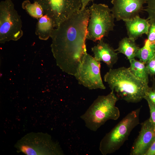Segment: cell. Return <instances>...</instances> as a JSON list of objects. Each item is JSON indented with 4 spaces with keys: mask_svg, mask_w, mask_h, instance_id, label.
I'll list each match as a JSON object with an SVG mask.
<instances>
[{
    "mask_svg": "<svg viewBox=\"0 0 155 155\" xmlns=\"http://www.w3.org/2000/svg\"><path fill=\"white\" fill-rule=\"evenodd\" d=\"M35 29V34L41 40H47L50 37L52 31L55 28L52 20L46 15L38 19Z\"/></svg>",
    "mask_w": 155,
    "mask_h": 155,
    "instance_id": "15",
    "label": "cell"
},
{
    "mask_svg": "<svg viewBox=\"0 0 155 155\" xmlns=\"http://www.w3.org/2000/svg\"><path fill=\"white\" fill-rule=\"evenodd\" d=\"M155 138V131L149 118L141 124L139 135L131 149L130 155H144Z\"/></svg>",
    "mask_w": 155,
    "mask_h": 155,
    "instance_id": "11",
    "label": "cell"
},
{
    "mask_svg": "<svg viewBox=\"0 0 155 155\" xmlns=\"http://www.w3.org/2000/svg\"><path fill=\"white\" fill-rule=\"evenodd\" d=\"M18 152L26 155H63L64 154L59 142L51 135L42 132L28 133L14 145Z\"/></svg>",
    "mask_w": 155,
    "mask_h": 155,
    "instance_id": "5",
    "label": "cell"
},
{
    "mask_svg": "<svg viewBox=\"0 0 155 155\" xmlns=\"http://www.w3.org/2000/svg\"><path fill=\"white\" fill-rule=\"evenodd\" d=\"M81 3V9H83L86 7L88 3L91 1L94 0H80Z\"/></svg>",
    "mask_w": 155,
    "mask_h": 155,
    "instance_id": "25",
    "label": "cell"
},
{
    "mask_svg": "<svg viewBox=\"0 0 155 155\" xmlns=\"http://www.w3.org/2000/svg\"><path fill=\"white\" fill-rule=\"evenodd\" d=\"M20 16L14 8L11 0L0 3V41L4 43L17 40L23 35Z\"/></svg>",
    "mask_w": 155,
    "mask_h": 155,
    "instance_id": "7",
    "label": "cell"
},
{
    "mask_svg": "<svg viewBox=\"0 0 155 155\" xmlns=\"http://www.w3.org/2000/svg\"><path fill=\"white\" fill-rule=\"evenodd\" d=\"M91 51L96 60L104 62L110 68H112L118 60L117 53L103 39L98 41V44L91 48Z\"/></svg>",
    "mask_w": 155,
    "mask_h": 155,
    "instance_id": "12",
    "label": "cell"
},
{
    "mask_svg": "<svg viewBox=\"0 0 155 155\" xmlns=\"http://www.w3.org/2000/svg\"><path fill=\"white\" fill-rule=\"evenodd\" d=\"M89 16V8L80 9L51 33L52 51L58 65L74 76L87 53L86 41Z\"/></svg>",
    "mask_w": 155,
    "mask_h": 155,
    "instance_id": "1",
    "label": "cell"
},
{
    "mask_svg": "<svg viewBox=\"0 0 155 155\" xmlns=\"http://www.w3.org/2000/svg\"><path fill=\"white\" fill-rule=\"evenodd\" d=\"M118 100L113 91L106 95L99 96L80 118L88 129L96 131L107 121L119 117L120 111L115 105Z\"/></svg>",
    "mask_w": 155,
    "mask_h": 155,
    "instance_id": "3",
    "label": "cell"
},
{
    "mask_svg": "<svg viewBox=\"0 0 155 155\" xmlns=\"http://www.w3.org/2000/svg\"><path fill=\"white\" fill-rule=\"evenodd\" d=\"M22 7L30 16L38 19L44 15L41 7L36 2L31 3L29 0H25L22 3Z\"/></svg>",
    "mask_w": 155,
    "mask_h": 155,
    "instance_id": "18",
    "label": "cell"
},
{
    "mask_svg": "<svg viewBox=\"0 0 155 155\" xmlns=\"http://www.w3.org/2000/svg\"><path fill=\"white\" fill-rule=\"evenodd\" d=\"M100 63L86 53L74 76L78 83L90 90L105 89L100 74Z\"/></svg>",
    "mask_w": 155,
    "mask_h": 155,
    "instance_id": "9",
    "label": "cell"
},
{
    "mask_svg": "<svg viewBox=\"0 0 155 155\" xmlns=\"http://www.w3.org/2000/svg\"><path fill=\"white\" fill-rule=\"evenodd\" d=\"M151 87L155 90V77H153L152 80V86Z\"/></svg>",
    "mask_w": 155,
    "mask_h": 155,
    "instance_id": "26",
    "label": "cell"
},
{
    "mask_svg": "<svg viewBox=\"0 0 155 155\" xmlns=\"http://www.w3.org/2000/svg\"><path fill=\"white\" fill-rule=\"evenodd\" d=\"M149 20L150 25L147 39L151 43L155 44V22Z\"/></svg>",
    "mask_w": 155,
    "mask_h": 155,
    "instance_id": "20",
    "label": "cell"
},
{
    "mask_svg": "<svg viewBox=\"0 0 155 155\" xmlns=\"http://www.w3.org/2000/svg\"><path fill=\"white\" fill-rule=\"evenodd\" d=\"M89 9L86 38L94 42L98 41L113 30L115 18L111 9L104 4L93 3Z\"/></svg>",
    "mask_w": 155,
    "mask_h": 155,
    "instance_id": "6",
    "label": "cell"
},
{
    "mask_svg": "<svg viewBox=\"0 0 155 155\" xmlns=\"http://www.w3.org/2000/svg\"><path fill=\"white\" fill-rule=\"evenodd\" d=\"M141 107L128 114L100 142L99 150L103 155L115 152L128 139L131 132L139 123Z\"/></svg>",
    "mask_w": 155,
    "mask_h": 155,
    "instance_id": "4",
    "label": "cell"
},
{
    "mask_svg": "<svg viewBox=\"0 0 155 155\" xmlns=\"http://www.w3.org/2000/svg\"><path fill=\"white\" fill-rule=\"evenodd\" d=\"M145 100L148 102L150 110V117L149 119L154 127L155 131V105L148 99Z\"/></svg>",
    "mask_w": 155,
    "mask_h": 155,
    "instance_id": "22",
    "label": "cell"
},
{
    "mask_svg": "<svg viewBox=\"0 0 155 155\" xmlns=\"http://www.w3.org/2000/svg\"><path fill=\"white\" fill-rule=\"evenodd\" d=\"M155 56V44L150 42L147 39L144 41V46L140 48L136 57L145 64Z\"/></svg>",
    "mask_w": 155,
    "mask_h": 155,
    "instance_id": "17",
    "label": "cell"
},
{
    "mask_svg": "<svg viewBox=\"0 0 155 155\" xmlns=\"http://www.w3.org/2000/svg\"><path fill=\"white\" fill-rule=\"evenodd\" d=\"M124 21L129 37L135 40L143 34H148L150 25L148 19L138 16Z\"/></svg>",
    "mask_w": 155,
    "mask_h": 155,
    "instance_id": "13",
    "label": "cell"
},
{
    "mask_svg": "<svg viewBox=\"0 0 155 155\" xmlns=\"http://www.w3.org/2000/svg\"><path fill=\"white\" fill-rule=\"evenodd\" d=\"M129 61L130 66L129 69L131 72L136 78L148 84L149 75L145 64L135 58Z\"/></svg>",
    "mask_w": 155,
    "mask_h": 155,
    "instance_id": "16",
    "label": "cell"
},
{
    "mask_svg": "<svg viewBox=\"0 0 155 155\" xmlns=\"http://www.w3.org/2000/svg\"><path fill=\"white\" fill-rule=\"evenodd\" d=\"M147 5L145 11L148 15L149 20L155 22V0H146Z\"/></svg>",
    "mask_w": 155,
    "mask_h": 155,
    "instance_id": "19",
    "label": "cell"
},
{
    "mask_svg": "<svg viewBox=\"0 0 155 155\" xmlns=\"http://www.w3.org/2000/svg\"><path fill=\"white\" fill-rule=\"evenodd\" d=\"M104 80L119 99L129 103L141 101L149 87L148 84L135 77L129 68L124 67L110 68Z\"/></svg>",
    "mask_w": 155,
    "mask_h": 155,
    "instance_id": "2",
    "label": "cell"
},
{
    "mask_svg": "<svg viewBox=\"0 0 155 155\" xmlns=\"http://www.w3.org/2000/svg\"><path fill=\"white\" fill-rule=\"evenodd\" d=\"M111 9L117 21L125 20L139 16L146 0H112Z\"/></svg>",
    "mask_w": 155,
    "mask_h": 155,
    "instance_id": "10",
    "label": "cell"
},
{
    "mask_svg": "<svg viewBox=\"0 0 155 155\" xmlns=\"http://www.w3.org/2000/svg\"><path fill=\"white\" fill-rule=\"evenodd\" d=\"M41 7L44 13L59 26L81 7L80 0H33Z\"/></svg>",
    "mask_w": 155,
    "mask_h": 155,
    "instance_id": "8",
    "label": "cell"
},
{
    "mask_svg": "<svg viewBox=\"0 0 155 155\" xmlns=\"http://www.w3.org/2000/svg\"><path fill=\"white\" fill-rule=\"evenodd\" d=\"M149 75L155 77V56L145 64Z\"/></svg>",
    "mask_w": 155,
    "mask_h": 155,
    "instance_id": "21",
    "label": "cell"
},
{
    "mask_svg": "<svg viewBox=\"0 0 155 155\" xmlns=\"http://www.w3.org/2000/svg\"><path fill=\"white\" fill-rule=\"evenodd\" d=\"M139 48L135 40L128 37L123 38L119 42L117 48L115 50L117 53L125 55L129 60L136 57Z\"/></svg>",
    "mask_w": 155,
    "mask_h": 155,
    "instance_id": "14",
    "label": "cell"
},
{
    "mask_svg": "<svg viewBox=\"0 0 155 155\" xmlns=\"http://www.w3.org/2000/svg\"><path fill=\"white\" fill-rule=\"evenodd\" d=\"M144 155H155V138L152 142Z\"/></svg>",
    "mask_w": 155,
    "mask_h": 155,
    "instance_id": "24",
    "label": "cell"
},
{
    "mask_svg": "<svg viewBox=\"0 0 155 155\" xmlns=\"http://www.w3.org/2000/svg\"><path fill=\"white\" fill-rule=\"evenodd\" d=\"M144 99H148L155 105V90L151 87H149L147 90Z\"/></svg>",
    "mask_w": 155,
    "mask_h": 155,
    "instance_id": "23",
    "label": "cell"
}]
</instances>
